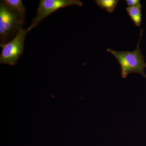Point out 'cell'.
<instances>
[{
	"instance_id": "8992f818",
	"label": "cell",
	"mask_w": 146,
	"mask_h": 146,
	"mask_svg": "<svg viewBox=\"0 0 146 146\" xmlns=\"http://www.w3.org/2000/svg\"><path fill=\"white\" fill-rule=\"evenodd\" d=\"M142 6L141 3L134 6L126 8L125 9L131 20L136 26L139 27L141 25L142 20Z\"/></svg>"
},
{
	"instance_id": "5b68a950",
	"label": "cell",
	"mask_w": 146,
	"mask_h": 146,
	"mask_svg": "<svg viewBox=\"0 0 146 146\" xmlns=\"http://www.w3.org/2000/svg\"><path fill=\"white\" fill-rule=\"evenodd\" d=\"M7 7L15 11L20 17V21L22 25L25 23V7L23 4L22 0H5L3 1Z\"/></svg>"
},
{
	"instance_id": "3957f363",
	"label": "cell",
	"mask_w": 146,
	"mask_h": 146,
	"mask_svg": "<svg viewBox=\"0 0 146 146\" xmlns=\"http://www.w3.org/2000/svg\"><path fill=\"white\" fill-rule=\"evenodd\" d=\"M1 2L0 5V37L1 44L6 43L7 40L14 31L21 28L20 17Z\"/></svg>"
},
{
	"instance_id": "7a4b0ae2",
	"label": "cell",
	"mask_w": 146,
	"mask_h": 146,
	"mask_svg": "<svg viewBox=\"0 0 146 146\" xmlns=\"http://www.w3.org/2000/svg\"><path fill=\"white\" fill-rule=\"evenodd\" d=\"M31 30L30 27L27 29L21 28L11 41L0 44L2 48L0 56L1 64L16 65L19 58L23 53L24 43L27 33Z\"/></svg>"
},
{
	"instance_id": "ba28073f",
	"label": "cell",
	"mask_w": 146,
	"mask_h": 146,
	"mask_svg": "<svg viewBox=\"0 0 146 146\" xmlns=\"http://www.w3.org/2000/svg\"><path fill=\"white\" fill-rule=\"evenodd\" d=\"M125 2L128 7L138 5L141 3L139 0H126Z\"/></svg>"
},
{
	"instance_id": "277c9868",
	"label": "cell",
	"mask_w": 146,
	"mask_h": 146,
	"mask_svg": "<svg viewBox=\"0 0 146 146\" xmlns=\"http://www.w3.org/2000/svg\"><path fill=\"white\" fill-rule=\"evenodd\" d=\"M81 7L83 3L79 0H41L37 8L36 16L32 20L30 27L32 29L38 26L42 21L55 11L70 6Z\"/></svg>"
},
{
	"instance_id": "6da1fadb",
	"label": "cell",
	"mask_w": 146,
	"mask_h": 146,
	"mask_svg": "<svg viewBox=\"0 0 146 146\" xmlns=\"http://www.w3.org/2000/svg\"><path fill=\"white\" fill-rule=\"evenodd\" d=\"M140 36L136 48L132 51H118L111 49H107L108 52L112 54L119 63L121 75L123 78H126L129 74H140L146 78L145 68L146 63L144 55L142 53L140 43L143 33V30L140 29Z\"/></svg>"
},
{
	"instance_id": "52a82bcc",
	"label": "cell",
	"mask_w": 146,
	"mask_h": 146,
	"mask_svg": "<svg viewBox=\"0 0 146 146\" xmlns=\"http://www.w3.org/2000/svg\"><path fill=\"white\" fill-rule=\"evenodd\" d=\"M96 3L101 8L112 13L116 8L119 0H96Z\"/></svg>"
}]
</instances>
